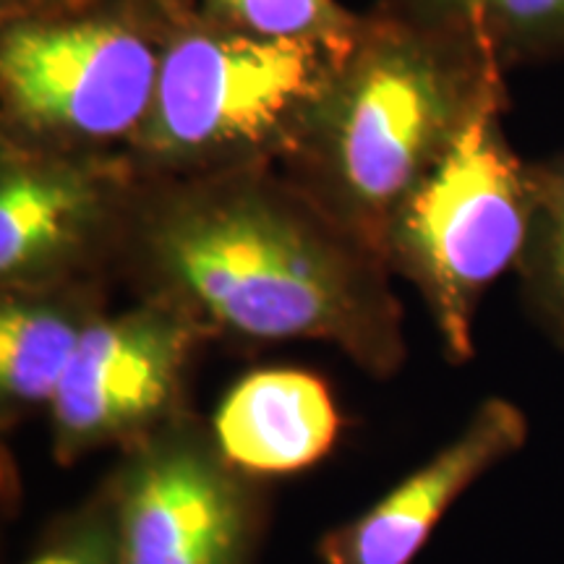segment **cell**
<instances>
[{
    "label": "cell",
    "mask_w": 564,
    "mask_h": 564,
    "mask_svg": "<svg viewBox=\"0 0 564 564\" xmlns=\"http://www.w3.org/2000/svg\"><path fill=\"white\" fill-rule=\"evenodd\" d=\"M384 257L278 165L139 178L116 282L186 312L209 340L327 343L373 379L403 369Z\"/></svg>",
    "instance_id": "1"
},
{
    "label": "cell",
    "mask_w": 564,
    "mask_h": 564,
    "mask_svg": "<svg viewBox=\"0 0 564 564\" xmlns=\"http://www.w3.org/2000/svg\"><path fill=\"white\" fill-rule=\"evenodd\" d=\"M505 70L478 26L379 0L282 173L384 257L394 217L470 118L507 89Z\"/></svg>",
    "instance_id": "2"
},
{
    "label": "cell",
    "mask_w": 564,
    "mask_h": 564,
    "mask_svg": "<svg viewBox=\"0 0 564 564\" xmlns=\"http://www.w3.org/2000/svg\"><path fill=\"white\" fill-rule=\"evenodd\" d=\"M348 45L267 40L192 11L167 34L150 112L126 150L133 171L194 178L280 167Z\"/></svg>",
    "instance_id": "3"
},
{
    "label": "cell",
    "mask_w": 564,
    "mask_h": 564,
    "mask_svg": "<svg viewBox=\"0 0 564 564\" xmlns=\"http://www.w3.org/2000/svg\"><path fill=\"white\" fill-rule=\"evenodd\" d=\"M507 89L470 118L394 217L384 259L411 282L449 364L476 358V316L502 274L518 272L533 220V162L507 141Z\"/></svg>",
    "instance_id": "4"
},
{
    "label": "cell",
    "mask_w": 564,
    "mask_h": 564,
    "mask_svg": "<svg viewBox=\"0 0 564 564\" xmlns=\"http://www.w3.org/2000/svg\"><path fill=\"white\" fill-rule=\"evenodd\" d=\"M173 24L152 0H102L61 19L0 24V144L129 150Z\"/></svg>",
    "instance_id": "5"
},
{
    "label": "cell",
    "mask_w": 564,
    "mask_h": 564,
    "mask_svg": "<svg viewBox=\"0 0 564 564\" xmlns=\"http://www.w3.org/2000/svg\"><path fill=\"white\" fill-rule=\"evenodd\" d=\"M102 481L123 564H259L267 478L232 465L199 413L118 453Z\"/></svg>",
    "instance_id": "6"
},
{
    "label": "cell",
    "mask_w": 564,
    "mask_h": 564,
    "mask_svg": "<svg viewBox=\"0 0 564 564\" xmlns=\"http://www.w3.org/2000/svg\"><path fill=\"white\" fill-rule=\"evenodd\" d=\"M209 343L192 316L165 301L137 299L102 316L47 411L55 463L76 465L105 449L126 453L194 411L188 384Z\"/></svg>",
    "instance_id": "7"
},
{
    "label": "cell",
    "mask_w": 564,
    "mask_h": 564,
    "mask_svg": "<svg viewBox=\"0 0 564 564\" xmlns=\"http://www.w3.org/2000/svg\"><path fill=\"white\" fill-rule=\"evenodd\" d=\"M137 186L126 152L0 144V291L112 285Z\"/></svg>",
    "instance_id": "8"
},
{
    "label": "cell",
    "mask_w": 564,
    "mask_h": 564,
    "mask_svg": "<svg viewBox=\"0 0 564 564\" xmlns=\"http://www.w3.org/2000/svg\"><path fill=\"white\" fill-rule=\"evenodd\" d=\"M525 442V413L505 398L484 400L460 434L426 463L361 514L322 535V564H413L449 507Z\"/></svg>",
    "instance_id": "9"
},
{
    "label": "cell",
    "mask_w": 564,
    "mask_h": 564,
    "mask_svg": "<svg viewBox=\"0 0 564 564\" xmlns=\"http://www.w3.org/2000/svg\"><path fill=\"white\" fill-rule=\"evenodd\" d=\"M209 426L232 465L270 478L324 460L340 436L343 415L319 373L270 366L238 379Z\"/></svg>",
    "instance_id": "10"
},
{
    "label": "cell",
    "mask_w": 564,
    "mask_h": 564,
    "mask_svg": "<svg viewBox=\"0 0 564 564\" xmlns=\"http://www.w3.org/2000/svg\"><path fill=\"white\" fill-rule=\"evenodd\" d=\"M110 282L0 291V426L51 411L84 337L108 308Z\"/></svg>",
    "instance_id": "11"
},
{
    "label": "cell",
    "mask_w": 564,
    "mask_h": 564,
    "mask_svg": "<svg viewBox=\"0 0 564 564\" xmlns=\"http://www.w3.org/2000/svg\"><path fill=\"white\" fill-rule=\"evenodd\" d=\"M533 220L518 264L520 293L535 327L564 350V152L533 162Z\"/></svg>",
    "instance_id": "12"
},
{
    "label": "cell",
    "mask_w": 564,
    "mask_h": 564,
    "mask_svg": "<svg viewBox=\"0 0 564 564\" xmlns=\"http://www.w3.org/2000/svg\"><path fill=\"white\" fill-rule=\"evenodd\" d=\"M426 17L478 26L505 68L564 61V0H394Z\"/></svg>",
    "instance_id": "13"
},
{
    "label": "cell",
    "mask_w": 564,
    "mask_h": 564,
    "mask_svg": "<svg viewBox=\"0 0 564 564\" xmlns=\"http://www.w3.org/2000/svg\"><path fill=\"white\" fill-rule=\"evenodd\" d=\"M196 11L257 37L327 45H348L364 19L337 0H196Z\"/></svg>",
    "instance_id": "14"
},
{
    "label": "cell",
    "mask_w": 564,
    "mask_h": 564,
    "mask_svg": "<svg viewBox=\"0 0 564 564\" xmlns=\"http://www.w3.org/2000/svg\"><path fill=\"white\" fill-rule=\"evenodd\" d=\"M21 564H123L105 481L51 520Z\"/></svg>",
    "instance_id": "15"
},
{
    "label": "cell",
    "mask_w": 564,
    "mask_h": 564,
    "mask_svg": "<svg viewBox=\"0 0 564 564\" xmlns=\"http://www.w3.org/2000/svg\"><path fill=\"white\" fill-rule=\"evenodd\" d=\"M97 3L102 0H0V24L61 19L68 13L87 11Z\"/></svg>",
    "instance_id": "16"
},
{
    "label": "cell",
    "mask_w": 564,
    "mask_h": 564,
    "mask_svg": "<svg viewBox=\"0 0 564 564\" xmlns=\"http://www.w3.org/2000/svg\"><path fill=\"white\" fill-rule=\"evenodd\" d=\"M152 3L175 21H181L183 17H188V13L196 11V0H152Z\"/></svg>",
    "instance_id": "17"
}]
</instances>
